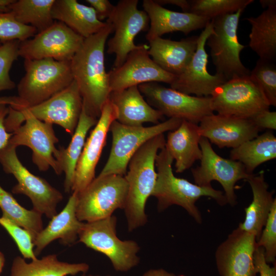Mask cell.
<instances>
[{
    "label": "cell",
    "instance_id": "e0dca14e",
    "mask_svg": "<svg viewBox=\"0 0 276 276\" xmlns=\"http://www.w3.org/2000/svg\"><path fill=\"white\" fill-rule=\"evenodd\" d=\"M148 50V46L142 45L130 52L120 66L108 73L111 91L149 82L172 83L176 76L160 67L150 58Z\"/></svg>",
    "mask_w": 276,
    "mask_h": 276
},
{
    "label": "cell",
    "instance_id": "c3c4849f",
    "mask_svg": "<svg viewBox=\"0 0 276 276\" xmlns=\"http://www.w3.org/2000/svg\"><path fill=\"white\" fill-rule=\"evenodd\" d=\"M260 3L262 8H267V9H276L275 0H260Z\"/></svg>",
    "mask_w": 276,
    "mask_h": 276
},
{
    "label": "cell",
    "instance_id": "3957f363",
    "mask_svg": "<svg viewBox=\"0 0 276 276\" xmlns=\"http://www.w3.org/2000/svg\"><path fill=\"white\" fill-rule=\"evenodd\" d=\"M173 160L165 147L157 153L155 159L157 179L151 196L157 200L159 212L172 205H177L183 208L198 223L201 224L202 216L196 202L200 197L206 196L224 205L227 203L224 194L212 187H200L176 177L172 167Z\"/></svg>",
    "mask_w": 276,
    "mask_h": 276
},
{
    "label": "cell",
    "instance_id": "e575fe53",
    "mask_svg": "<svg viewBox=\"0 0 276 276\" xmlns=\"http://www.w3.org/2000/svg\"><path fill=\"white\" fill-rule=\"evenodd\" d=\"M253 0H190L189 13L212 19L216 17L244 10Z\"/></svg>",
    "mask_w": 276,
    "mask_h": 276
},
{
    "label": "cell",
    "instance_id": "ba28073f",
    "mask_svg": "<svg viewBox=\"0 0 276 276\" xmlns=\"http://www.w3.org/2000/svg\"><path fill=\"white\" fill-rule=\"evenodd\" d=\"M182 121L169 118L149 127L129 126L114 121L109 130L112 135L111 150L99 176L115 174L124 176L131 157L145 143L158 135L176 129Z\"/></svg>",
    "mask_w": 276,
    "mask_h": 276
},
{
    "label": "cell",
    "instance_id": "f1b7e54d",
    "mask_svg": "<svg viewBox=\"0 0 276 276\" xmlns=\"http://www.w3.org/2000/svg\"><path fill=\"white\" fill-rule=\"evenodd\" d=\"M98 121L88 115L82 108L77 127L66 148L60 147L54 154L59 175L65 174L64 188L66 193L72 191L76 167L82 153L87 134Z\"/></svg>",
    "mask_w": 276,
    "mask_h": 276
},
{
    "label": "cell",
    "instance_id": "b9f144b4",
    "mask_svg": "<svg viewBox=\"0 0 276 276\" xmlns=\"http://www.w3.org/2000/svg\"><path fill=\"white\" fill-rule=\"evenodd\" d=\"M254 262L256 272L260 276H276L275 264L271 267L266 262L263 248H256L254 255Z\"/></svg>",
    "mask_w": 276,
    "mask_h": 276
},
{
    "label": "cell",
    "instance_id": "5b68a950",
    "mask_svg": "<svg viewBox=\"0 0 276 276\" xmlns=\"http://www.w3.org/2000/svg\"><path fill=\"white\" fill-rule=\"evenodd\" d=\"M24 68L25 74L17 85V96L26 108L47 100L74 81L70 61L25 59Z\"/></svg>",
    "mask_w": 276,
    "mask_h": 276
},
{
    "label": "cell",
    "instance_id": "836d02e7",
    "mask_svg": "<svg viewBox=\"0 0 276 276\" xmlns=\"http://www.w3.org/2000/svg\"><path fill=\"white\" fill-rule=\"evenodd\" d=\"M0 209L2 216L29 231L36 237L43 228L42 214L22 206L8 192L0 186Z\"/></svg>",
    "mask_w": 276,
    "mask_h": 276
},
{
    "label": "cell",
    "instance_id": "484cf974",
    "mask_svg": "<svg viewBox=\"0 0 276 276\" xmlns=\"http://www.w3.org/2000/svg\"><path fill=\"white\" fill-rule=\"evenodd\" d=\"M201 138L198 124L186 120H182L176 129L169 131L165 148L175 161L176 173L185 171L200 160Z\"/></svg>",
    "mask_w": 276,
    "mask_h": 276
},
{
    "label": "cell",
    "instance_id": "1f68e13d",
    "mask_svg": "<svg viewBox=\"0 0 276 276\" xmlns=\"http://www.w3.org/2000/svg\"><path fill=\"white\" fill-rule=\"evenodd\" d=\"M230 159L241 163L247 173L253 174L263 163L276 157V137L270 131L246 141L230 152Z\"/></svg>",
    "mask_w": 276,
    "mask_h": 276
},
{
    "label": "cell",
    "instance_id": "ffe728a7",
    "mask_svg": "<svg viewBox=\"0 0 276 276\" xmlns=\"http://www.w3.org/2000/svg\"><path fill=\"white\" fill-rule=\"evenodd\" d=\"M256 237L239 227L217 248L216 266L221 276H257L254 255Z\"/></svg>",
    "mask_w": 276,
    "mask_h": 276
},
{
    "label": "cell",
    "instance_id": "9c48e42d",
    "mask_svg": "<svg viewBox=\"0 0 276 276\" xmlns=\"http://www.w3.org/2000/svg\"><path fill=\"white\" fill-rule=\"evenodd\" d=\"M128 184L123 176H98L81 192L77 193L76 215L89 222L109 217L117 209H124Z\"/></svg>",
    "mask_w": 276,
    "mask_h": 276
},
{
    "label": "cell",
    "instance_id": "f546056e",
    "mask_svg": "<svg viewBox=\"0 0 276 276\" xmlns=\"http://www.w3.org/2000/svg\"><path fill=\"white\" fill-rule=\"evenodd\" d=\"M85 263H70L59 261L55 254L27 263L17 256L13 261L10 276H67L85 273L89 270Z\"/></svg>",
    "mask_w": 276,
    "mask_h": 276
},
{
    "label": "cell",
    "instance_id": "4316f807",
    "mask_svg": "<svg viewBox=\"0 0 276 276\" xmlns=\"http://www.w3.org/2000/svg\"><path fill=\"white\" fill-rule=\"evenodd\" d=\"M246 181L251 189L252 200L249 206L245 209L244 220L238 227L254 235L257 241L276 199L273 197L274 191L268 190L269 186L265 181L263 171L258 175L252 174Z\"/></svg>",
    "mask_w": 276,
    "mask_h": 276
},
{
    "label": "cell",
    "instance_id": "8992f818",
    "mask_svg": "<svg viewBox=\"0 0 276 276\" xmlns=\"http://www.w3.org/2000/svg\"><path fill=\"white\" fill-rule=\"evenodd\" d=\"M243 11L240 9L211 20L213 32L209 36L206 44L210 48L215 74L225 81L250 75V71L240 59V53L245 46L239 41L237 33L239 19Z\"/></svg>",
    "mask_w": 276,
    "mask_h": 276
},
{
    "label": "cell",
    "instance_id": "d6a6232c",
    "mask_svg": "<svg viewBox=\"0 0 276 276\" xmlns=\"http://www.w3.org/2000/svg\"><path fill=\"white\" fill-rule=\"evenodd\" d=\"M55 0H14L9 12L18 22L35 28L40 32L54 22L52 8Z\"/></svg>",
    "mask_w": 276,
    "mask_h": 276
},
{
    "label": "cell",
    "instance_id": "74e56055",
    "mask_svg": "<svg viewBox=\"0 0 276 276\" xmlns=\"http://www.w3.org/2000/svg\"><path fill=\"white\" fill-rule=\"evenodd\" d=\"M37 33L35 28L16 21L10 12H0L1 42L13 40L22 41L33 37Z\"/></svg>",
    "mask_w": 276,
    "mask_h": 276
},
{
    "label": "cell",
    "instance_id": "cb8c5ba5",
    "mask_svg": "<svg viewBox=\"0 0 276 276\" xmlns=\"http://www.w3.org/2000/svg\"><path fill=\"white\" fill-rule=\"evenodd\" d=\"M108 99L117 110L116 121L129 126H142L145 123L157 124L164 116L145 100L137 86L111 91Z\"/></svg>",
    "mask_w": 276,
    "mask_h": 276
},
{
    "label": "cell",
    "instance_id": "277c9868",
    "mask_svg": "<svg viewBox=\"0 0 276 276\" xmlns=\"http://www.w3.org/2000/svg\"><path fill=\"white\" fill-rule=\"evenodd\" d=\"M82 108V99L74 80L67 87L36 105L20 110L9 106L4 124L7 131L12 133L22 124L23 117L30 116L45 123L57 124L72 135Z\"/></svg>",
    "mask_w": 276,
    "mask_h": 276
},
{
    "label": "cell",
    "instance_id": "f5cc1de1",
    "mask_svg": "<svg viewBox=\"0 0 276 276\" xmlns=\"http://www.w3.org/2000/svg\"><path fill=\"white\" fill-rule=\"evenodd\" d=\"M1 44H2V43L1 42V43H0V47H1Z\"/></svg>",
    "mask_w": 276,
    "mask_h": 276
},
{
    "label": "cell",
    "instance_id": "9a60e30c",
    "mask_svg": "<svg viewBox=\"0 0 276 276\" xmlns=\"http://www.w3.org/2000/svg\"><path fill=\"white\" fill-rule=\"evenodd\" d=\"M199 144L202 152L200 164L191 169L195 183L200 187H211L212 181H217L224 190L227 203L232 206L236 205V182L242 179L246 180L251 175L247 173L239 162L219 155L206 138L201 137Z\"/></svg>",
    "mask_w": 276,
    "mask_h": 276
},
{
    "label": "cell",
    "instance_id": "681fc988",
    "mask_svg": "<svg viewBox=\"0 0 276 276\" xmlns=\"http://www.w3.org/2000/svg\"><path fill=\"white\" fill-rule=\"evenodd\" d=\"M14 0H0V12H9V6Z\"/></svg>",
    "mask_w": 276,
    "mask_h": 276
},
{
    "label": "cell",
    "instance_id": "44dd1931",
    "mask_svg": "<svg viewBox=\"0 0 276 276\" xmlns=\"http://www.w3.org/2000/svg\"><path fill=\"white\" fill-rule=\"evenodd\" d=\"M198 127L201 137L220 148H235L257 137L260 131L250 119L214 113L203 118Z\"/></svg>",
    "mask_w": 276,
    "mask_h": 276
},
{
    "label": "cell",
    "instance_id": "52a82bcc",
    "mask_svg": "<svg viewBox=\"0 0 276 276\" xmlns=\"http://www.w3.org/2000/svg\"><path fill=\"white\" fill-rule=\"evenodd\" d=\"M117 217L83 223L78 241L107 257L117 271L126 272L140 263L137 254L140 247L132 240H122L117 235Z\"/></svg>",
    "mask_w": 276,
    "mask_h": 276
},
{
    "label": "cell",
    "instance_id": "8fae6325",
    "mask_svg": "<svg viewBox=\"0 0 276 276\" xmlns=\"http://www.w3.org/2000/svg\"><path fill=\"white\" fill-rule=\"evenodd\" d=\"M211 98V106L217 114L250 119L270 106L262 90L250 76L238 77L217 87Z\"/></svg>",
    "mask_w": 276,
    "mask_h": 276
},
{
    "label": "cell",
    "instance_id": "bcb514c9",
    "mask_svg": "<svg viewBox=\"0 0 276 276\" xmlns=\"http://www.w3.org/2000/svg\"><path fill=\"white\" fill-rule=\"evenodd\" d=\"M158 4L163 6L167 4L176 6L181 9L182 12L189 13L190 4L188 0H154Z\"/></svg>",
    "mask_w": 276,
    "mask_h": 276
},
{
    "label": "cell",
    "instance_id": "603a6c76",
    "mask_svg": "<svg viewBox=\"0 0 276 276\" xmlns=\"http://www.w3.org/2000/svg\"><path fill=\"white\" fill-rule=\"evenodd\" d=\"M77 194L72 192L62 210L51 218L48 225L37 234L34 240V251L36 257L53 241L59 239L64 245H71L78 240L84 222L76 215Z\"/></svg>",
    "mask_w": 276,
    "mask_h": 276
},
{
    "label": "cell",
    "instance_id": "816d5d0a",
    "mask_svg": "<svg viewBox=\"0 0 276 276\" xmlns=\"http://www.w3.org/2000/svg\"><path fill=\"white\" fill-rule=\"evenodd\" d=\"M83 276H101V275L89 274V275H83ZM105 276H111V275H105Z\"/></svg>",
    "mask_w": 276,
    "mask_h": 276
},
{
    "label": "cell",
    "instance_id": "83f0119b",
    "mask_svg": "<svg viewBox=\"0 0 276 276\" xmlns=\"http://www.w3.org/2000/svg\"><path fill=\"white\" fill-rule=\"evenodd\" d=\"M54 20L60 21L83 38L100 31L106 22L98 18L94 9L76 0H55L52 8Z\"/></svg>",
    "mask_w": 276,
    "mask_h": 276
},
{
    "label": "cell",
    "instance_id": "f907efd6",
    "mask_svg": "<svg viewBox=\"0 0 276 276\" xmlns=\"http://www.w3.org/2000/svg\"><path fill=\"white\" fill-rule=\"evenodd\" d=\"M5 263V258L4 254L0 251V274L2 273Z\"/></svg>",
    "mask_w": 276,
    "mask_h": 276
},
{
    "label": "cell",
    "instance_id": "7c38bea8",
    "mask_svg": "<svg viewBox=\"0 0 276 276\" xmlns=\"http://www.w3.org/2000/svg\"><path fill=\"white\" fill-rule=\"evenodd\" d=\"M138 88L152 107L169 118H178L198 124L213 113L210 97L187 95L157 82L140 84Z\"/></svg>",
    "mask_w": 276,
    "mask_h": 276
},
{
    "label": "cell",
    "instance_id": "8d00e7d4",
    "mask_svg": "<svg viewBox=\"0 0 276 276\" xmlns=\"http://www.w3.org/2000/svg\"><path fill=\"white\" fill-rule=\"evenodd\" d=\"M0 225L13 239L23 258L31 260L37 258L34 251V238L29 231L3 216L0 217Z\"/></svg>",
    "mask_w": 276,
    "mask_h": 276
},
{
    "label": "cell",
    "instance_id": "4dcf8cb0",
    "mask_svg": "<svg viewBox=\"0 0 276 276\" xmlns=\"http://www.w3.org/2000/svg\"><path fill=\"white\" fill-rule=\"evenodd\" d=\"M245 19L251 26L249 47L259 59L274 62L276 58V9H266L258 16Z\"/></svg>",
    "mask_w": 276,
    "mask_h": 276
},
{
    "label": "cell",
    "instance_id": "2e32d148",
    "mask_svg": "<svg viewBox=\"0 0 276 276\" xmlns=\"http://www.w3.org/2000/svg\"><path fill=\"white\" fill-rule=\"evenodd\" d=\"M24 123L12 132L9 145L17 148L24 146L32 151L33 163L40 171L52 168L59 175L54 154L59 140L55 134L53 124L45 123L30 116L22 118Z\"/></svg>",
    "mask_w": 276,
    "mask_h": 276
},
{
    "label": "cell",
    "instance_id": "4fadbf2b",
    "mask_svg": "<svg viewBox=\"0 0 276 276\" xmlns=\"http://www.w3.org/2000/svg\"><path fill=\"white\" fill-rule=\"evenodd\" d=\"M138 0H121L107 19L113 27L114 35L107 42V52L114 54L113 68L120 66L131 51L142 45L134 43L135 36L149 29V19L144 10L137 8Z\"/></svg>",
    "mask_w": 276,
    "mask_h": 276
},
{
    "label": "cell",
    "instance_id": "7402d4cb",
    "mask_svg": "<svg viewBox=\"0 0 276 276\" xmlns=\"http://www.w3.org/2000/svg\"><path fill=\"white\" fill-rule=\"evenodd\" d=\"M143 7L150 21L146 35L148 41L173 32H181L187 35L193 31L204 28L211 20L210 18L193 13L167 9L154 0H144Z\"/></svg>",
    "mask_w": 276,
    "mask_h": 276
},
{
    "label": "cell",
    "instance_id": "d590c367",
    "mask_svg": "<svg viewBox=\"0 0 276 276\" xmlns=\"http://www.w3.org/2000/svg\"><path fill=\"white\" fill-rule=\"evenodd\" d=\"M250 76L262 90L270 106H276V66L274 62L259 59Z\"/></svg>",
    "mask_w": 276,
    "mask_h": 276
},
{
    "label": "cell",
    "instance_id": "d4e9b609",
    "mask_svg": "<svg viewBox=\"0 0 276 276\" xmlns=\"http://www.w3.org/2000/svg\"><path fill=\"white\" fill-rule=\"evenodd\" d=\"M198 37L193 36L180 41L156 37L149 41L148 53L163 70L178 76L190 62L197 49Z\"/></svg>",
    "mask_w": 276,
    "mask_h": 276
},
{
    "label": "cell",
    "instance_id": "ee69618b",
    "mask_svg": "<svg viewBox=\"0 0 276 276\" xmlns=\"http://www.w3.org/2000/svg\"><path fill=\"white\" fill-rule=\"evenodd\" d=\"M9 111V107L6 105H0V150L9 144L12 133L8 132L5 127L4 121Z\"/></svg>",
    "mask_w": 276,
    "mask_h": 276
},
{
    "label": "cell",
    "instance_id": "30bf717a",
    "mask_svg": "<svg viewBox=\"0 0 276 276\" xmlns=\"http://www.w3.org/2000/svg\"><path fill=\"white\" fill-rule=\"evenodd\" d=\"M16 148L8 145L0 150V164L4 171L16 178L12 192L28 196L33 210L51 219L57 214V206L63 199L62 193L45 179L31 173L17 157Z\"/></svg>",
    "mask_w": 276,
    "mask_h": 276
},
{
    "label": "cell",
    "instance_id": "60d3db41",
    "mask_svg": "<svg viewBox=\"0 0 276 276\" xmlns=\"http://www.w3.org/2000/svg\"><path fill=\"white\" fill-rule=\"evenodd\" d=\"M250 119L256 127L261 129H276V112L269 109L261 111Z\"/></svg>",
    "mask_w": 276,
    "mask_h": 276
},
{
    "label": "cell",
    "instance_id": "d6986e66",
    "mask_svg": "<svg viewBox=\"0 0 276 276\" xmlns=\"http://www.w3.org/2000/svg\"><path fill=\"white\" fill-rule=\"evenodd\" d=\"M117 118V109L108 99L97 124L86 140L76 167L72 192H81L95 178L96 168L106 145L110 126Z\"/></svg>",
    "mask_w": 276,
    "mask_h": 276
},
{
    "label": "cell",
    "instance_id": "7a4b0ae2",
    "mask_svg": "<svg viewBox=\"0 0 276 276\" xmlns=\"http://www.w3.org/2000/svg\"><path fill=\"white\" fill-rule=\"evenodd\" d=\"M165 144L164 134L153 137L135 153L128 163L124 175L128 191L124 210L129 232L147 222L146 204L157 179L155 159L158 150L164 148Z\"/></svg>",
    "mask_w": 276,
    "mask_h": 276
},
{
    "label": "cell",
    "instance_id": "6da1fadb",
    "mask_svg": "<svg viewBox=\"0 0 276 276\" xmlns=\"http://www.w3.org/2000/svg\"><path fill=\"white\" fill-rule=\"evenodd\" d=\"M85 38L80 49L70 61L73 79L83 102V109L89 116L100 118L111 90L104 63L105 43L113 32L112 25Z\"/></svg>",
    "mask_w": 276,
    "mask_h": 276
},
{
    "label": "cell",
    "instance_id": "f6af8a7d",
    "mask_svg": "<svg viewBox=\"0 0 276 276\" xmlns=\"http://www.w3.org/2000/svg\"><path fill=\"white\" fill-rule=\"evenodd\" d=\"M1 105H8L17 110L26 107L25 103L18 96L0 97Z\"/></svg>",
    "mask_w": 276,
    "mask_h": 276
},
{
    "label": "cell",
    "instance_id": "7dc6e473",
    "mask_svg": "<svg viewBox=\"0 0 276 276\" xmlns=\"http://www.w3.org/2000/svg\"><path fill=\"white\" fill-rule=\"evenodd\" d=\"M141 276H183L176 275L175 273L168 272L164 269H151L144 273Z\"/></svg>",
    "mask_w": 276,
    "mask_h": 276
},
{
    "label": "cell",
    "instance_id": "ab89813d",
    "mask_svg": "<svg viewBox=\"0 0 276 276\" xmlns=\"http://www.w3.org/2000/svg\"><path fill=\"white\" fill-rule=\"evenodd\" d=\"M257 246L264 250L266 262L276 263V200L274 201L265 226L257 241Z\"/></svg>",
    "mask_w": 276,
    "mask_h": 276
},
{
    "label": "cell",
    "instance_id": "7bdbcfd3",
    "mask_svg": "<svg viewBox=\"0 0 276 276\" xmlns=\"http://www.w3.org/2000/svg\"><path fill=\"white\" fill-rule=\"evenodd\" d=\"M86 2L94 9L98 18L101 21L110 16L115 7L108 0H86Z\"/></svg>",
    "mask_w": 276,
    "mask_h": 276
},
{
    "label": "cell",
    "instance_id": "5bb4252c",
    "mask_svg": "<svg viewBox=\"0 0 276 276\" xmlns=\"http://www.w3.org/2000/svg\"><path fill=\"white\" fill-rule=\"evenodd\" d=\"M84 39L63 23L55 20L50 27L33 38L20 41L18 55L25 60L49 58L70 61Z\"/></svg>",
    "mask_w": 276,
    "mask_h": 276
},
{
    "label": "cell",
    "instance_id": "ac0fdd59",
    "mask_svg": "<svg viewBox=\"0 0 276 276\" xmlns=\"http://www.w3.org/2000/svg\"><path fill=\"white\" fill-rule=\"evenodd\" d=\"M213 32L210 21L198 36L197 49L190 62L181 74L176 76L170 88L189 95L210 97L217 87L225 82L221 77L211 75L207 70L209 55L205 45Z\"/></svg>",
    "mask_w": 276,
    "mask_h": 276
},
{
    "label": "cell",
    "instance_id": "f35d334b",
    "mask_svg": "<svg viewBox=\"0 0 276 276\" xmlns=\"http://www.w3.org/2000/svg\"><path fill=\"white\" fill-rule=\"evenodd\" d=\"M20 41L13 40L1 42L0 47V92L15 87L9 75L13 63L17 59Z\"/></svg>",
    "mask_w": 276,
    "mask_h": 276
}]
</instances>
